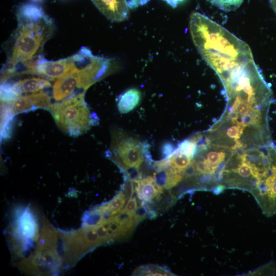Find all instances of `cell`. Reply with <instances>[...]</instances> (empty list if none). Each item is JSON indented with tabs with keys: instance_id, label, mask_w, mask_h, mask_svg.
Returning a JSON list of instances; mask_svg holds the SVG:
<instances>
[{
	"instance_id": "cell-21",
	"label": "cell",
	"mask_w": 276,
	"mask_h": 276,
	"mask_svg": "<svg viewBox=\"0 0 276 276\" xmlns=\"http://www.w3.org/2000/svg\"><path fill=\"white\" fill-rule=\"evenodd\" d=\"M31 1L35 2H41L43 0H31Z\"/></svg>"
},
{
	"instance_id": "cell-10",
	"label": "cell",
	"mask_w": 276,
	"mask_h": 276,
	"mask_svg": "<svg viewBox=\"0 0 276 276\" xmlns=\"http://www.w3.org/2000/svg\"><path fill=\"white\" fill-rule=\"evenodd\" d=\"M13 85L21 94L37 92L51 86V83L47 79L40 77H32L21 80Z\"/></svg>"
},
{
	"instance_id": "cell-17",
	"label": "cell",
	"mask_w": 276,
	"mask_h": 276,
	"mask_svg": "<svg viewBox=\"0 0 276 276\" xmlns=\"http://www.w3.org/2000/svg\"><path fill=\"white\" fill-rule=\"evenodd\" d=\"M275 269L273 263H268L265 266L260 267L258 269L250 272L248 275H262L263 274L273 275L275 273Z\"/></svg>"
},
{
	"instance_id": "cell-18",
	"label": "cell",
	"mask_w": 276,
	"mask_h": 276,
	"mask_svg": "<svg viewBox=\"0 0 276 276\" xmlns=\"http://www.w3.org/2000/svg\"><path fill=\"white\" fill-rule=\"evenodd\" d=\"M176 148L171 142H167L164 143L162 147V154L163 159L169 157L174 152Z\"/></svg>"
},
{
	"instance_id": "cell-4",
	"label": "cell",
	"mask_w": 276,
	"mask_h": 276,
	"mask_svg": "<svg viewBox=\"0 0 276 276\" xmlns=\"http://www.w3.org/2000/svg\"><path fill=\"white\" fill-rule=\"evenodd\" d=\"M76 54L55 61L37 60L29 63L22 73L35 74L54 80L63 76L76 64Z\"/></svg>"
},
{
	"instance_id": "cell-1",
	"label": "cell",
	"mask_w": 276,
	"mask_h": 276,
	"mask_svg": "<svg viewBox=\"0 0 276 276\" xmlns=\"http://www.w3.org/2000/svg\"><path fill=\"white\" fill-rule=\"evenodd\" d=\"M18 26L11 39L7 66L2 77L12 75L17 66H26L42 50L53 34L54 26L46 15L36 19L17 17Z\"/></svg>"
},
{
	"instance_id": "cell-11",
	"label": "cell",
	"mask_w": 276,
	"mask_h": 276,
	"mask_svg": "<svg viewBox=\"0 0 276 276\" xmlns=\"http://www.w3.org/2000/svg\"><path fill=\"white\" fill-rule=\"evenodd\" d=\"M134 275H175L166 267L153 264L142 265L136 268L133 272Z\"/></svg>"
},
{
	"instance_id": "cell-2",
	"label": "cell",
	"mask_w": 276,
	"mask_h": 276,
	"mask_svg": "<svg viewBox=\"0 0 276 276\" xmlns=\"http://www.w3.org/2000/svg\"><path fill=\"white\" fill-rule=\"evenodd\" d=\"M50 111L56 124L64 133L77 136L96 123L84 100V91L51 104Z\"/></svg>"
},
{
	"instance_id": "cell-8",
	"label": "cell",
	"mask_w": 276,
	"mask_h": 276,
	"mask_svg": "<svg viewBox=\"0 0 276 276\" xmlns=\"http://www.w3.org/2000/svg\"><path fill=\"white\" fill-rule=\"evenodd\" d=\"M134 183V190L139 199L142 201H150L164 191L163 189L159 188L155 185L151 176H147Z\"/></svg>"
},
{
	"instance_id": "cell-15",
	"label": "cell",
	"mask_w": 276,
	"mask_h": 276,
	"mask_svg": "<svg viewBox=\"0 0 276 276\" xmlns=\"http://www.w3.org/2000/svg\"><path fill=\"white\" fill-rule=\"evenodd\" d=\"M213 5L221 10L230 11L236 10L243 3L244 0H207Z\"/></svg>"
},
{
	"instance_id": "cell-22",
	"label": "cell",
	"mask_w": 276,
	"mask_h": 276,
	"mask_svg": "<svg viewBox=\"0 0 276 276\" xmlns=\"http://www.w3.org/2000/svg\"><path fill=\"white\" fill-rule=\"evenodd\" d=\"M164 1H167V0H164Z\"/></svg>"
},
{
	"instance_id": "cell-20",
	"label": "cell",
	"mask_w": 276,
	"mask_h": 276,
	"mask_svg": "<svg viewBox=\"0 0 276 276\" xmlns=\"http://www.w3.org/2000/svg\"><path fill=\"white\" fill-rule=\"evenodd\" d=\"M270 5L276 14V0H268Z\"/></svg>"
},
{
	"instance_id": "cell-5",
	"label": "cell",
	"mask_w": 276,
	"mask_h": 276,
	"mask_svg": "<svg viewBox=\"0 0 276 276\" xmlns=\"http://www.w3.org/2000/svg\"><path fill=\"white\" fill-rule=\"evenodd\" d=\"M266 217L276 214V158L263 182L252 195Z\"/></svg>"
},
{
	"instance_id": "cell-7",
	"label": "cell",
	"mask_w": 276,
	"mask_h": 276,
	"mask_svg": "<svg viewBox=\"0 0 276 276\" xmlns=\"http://www.w3.org/2000/svg\"><path fill=\"white\" fill-rule=\"evenodd\" d=\"M76 64L67 73L57 79L53 86V97L57 101H62L75 95L77 88Z\"/></svg>"
},
{
	"instance_id": "cell-12",
	"label": "cell",
	"mask_w": 276,
	"mask_h": 276,
	"mask_svg": "<svg viewBox=\"0 0 276 276\" xmlns=\"http://www.w3.org/2000/svg\"><path fill=\"white\" fill-rule=\"evenodd\" d=\"M28 96L35 109L40 108L50 110L51 98L48 93L40 90Z\"/></svg>"
},
{
	"instance_id": "cell-3",
	"label": "cell",
	"mask_w": 276,
	"mask_h": 276,
	"mask_svg": "<svg viewBox=\"0 0 276 276\" xmlns=\"http://www.w3.org/2000/svg\"><path fill=\"white\" fill-rule=\"evenodd\" d=\"M111 148L113 162L120 168L125 166L139 169L144 157L150 155L149 145L120 132L114 136Z\"/></svg>"
},
{
	"instance_id": "cell-19",
	"label": "cell",
	"mask_w": 276,
	"mask_h": 276,
	"mask_svg": "<svg viewBox=\"0 0 276 276\" xmlns=\"http://www.w3.org/2000/svg\"><path fill=\"white\" fill-rule=\"evenodd\" d=\"M137 203L135 197L130 198L123 211L133 214L137 209Z\"/></svg>"
},
{
	"instance_id": "cell-9",
	"label": "cell",
	"mask_w": 276,
	"mask_h": 276,
	"mask_svg": "<svg viewBox=\"0 0 276 276\" xmlns=\"http://www.w3.org/2000/svg\"><path fill=\"white\" fill-rule=\"evenodd\" d=\"M142 96L137 88H130L119 97L118 108L121 113H127L134 109L140 103Z\"/></svg>"
},
{
	"instance_id": "cell-6",
	"label": "cell",
	"mask_w": 276,
	"mask_h": 276,
	"mask_svg": "<svg viewBox=\"0 0 276 276\" xmlns=\"http://www.w3.org/2000/svg\"><path fill=\"white\" fill-rule=\"evenodd\" d=\"M97 8L109 20L121 21L128 14L129 5L126 0H91Z\"/></svg>"
},
{
	"instance_id": "cell-13",
	"label": "cell",
	"mask_w": 276,
	"mask_h": 276,
	"mask_svg": "<svg viewBox=\"0 0 276 276\" xmlns=\"http://www.w3.org/2000/svg\"><path fill=\"white\" fill-rule=\"evenodd\" d=\"M10 104L15 114L35 109L28 95L18 97Z\"/></svg>"
},
{
	"instance_id": "cell-14",
	"label": "cell",
	"mask_w": 276,
	"mask_h": 276,
	"mask_svg": "<svg viewBox=\"0 0 276 276\" xmlns=\"http://www.w3.org/2000/svg\"><path fill=\"white\" fill-rule=\"evenodd\" d=\"M21 94L16 89L13 84L4 82L1 87V99L2 102L10 103Z\"/></svg>"
},
{
	"instance_id": "cell-16",
	"label": "cell",
	"mask_w": 276,
	"mask_h": 276,
	"mask_svg": "<svg viewBox=\"0 0 276 276\" xmlns=\"http://www.w3.org/2000/svg\"><path fill=\"white\" fill-rule=\"evenodd\" d=\"M127 199L125 194L121 191L108 203V209L111 210L113 214L118 212L124 206Z\"/></svg>"
}]
</instances>
